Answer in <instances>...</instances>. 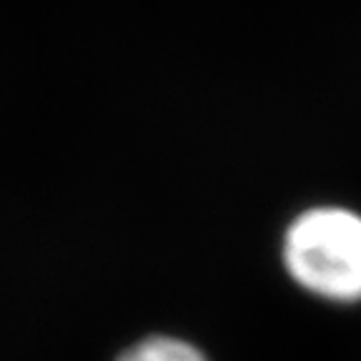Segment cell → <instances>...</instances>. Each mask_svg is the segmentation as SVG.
<instances>
[{
	"instance_id": "6da1fadb",
	"label": "cell",
	"mask_w": 361,
	"mask_h": 361,
	"mask_svg": "<svg viewBox=\"0 0 361 361\" xmlns=\"http://www.w3.org/2000/svg\"><path fill=\"white\" fill-rule=\"evenodd\" d=\"M283 266L319 299L361 301V216L341 206L304 211L286 228Z\"/></svg>"
},
{
	"instance_id": "7a4b0ae2",
	"label": "cell",
	"mask_w": 361,
	"mask_h": 361,
	"mask_svg": "<svg viewBox=\"0 0 361 361\" xmlns=\"http://www.w3.org/2000/svg\"><path fill=\"white\" fill-rule=\"evenodd\" d=\"M116 361H206V356L183 338L148 336L126 349Z\"/></svg>"
}]
</instances>
